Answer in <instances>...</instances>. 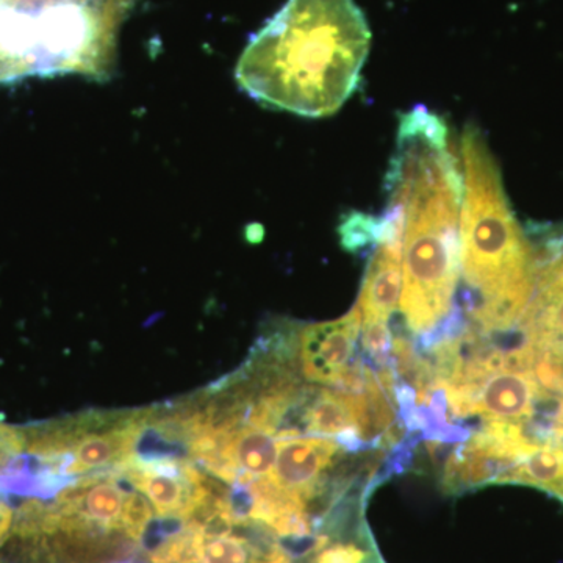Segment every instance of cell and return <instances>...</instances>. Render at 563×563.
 <instances>
[{
	"mask_svg": "<svg viewBox=\"0 0 563 563\" xmlns=\"http://www.w3.org/2000/svg\"><path fill=\"white\" fill-rule=\"evenodd\" d=\"M388 203L402 211L401 313L410 332H431L453 313L461 279L463 180L435 113L402 114L387 173Z\"/></svg>",
	"mask_w": 563,
	"mask_h": 563,
	"instance_id": "obj_1",
	"label": "cell"
},
{
	"mask_svg": "<svg viewBox=\"0 0 563 563\" xmlns=\"http://www.w3.org/2000/svg\"><path fill=\"white\" fill-rule=\"evenodd\" d=\"M372 32L354 0H288L236 65L255 101L307 118L342 109L361 81Z\"/></svg>",
	"mask_w": 563,
	"mask_h": 563,
	"instance_id": "obj_2",
	"label": "cell"
},
{
	"mask_svg": "<svg viewBox=\"0 0 563 563\" xmlns=\"http://www.w3.org/2000/svg\"><path fill=\"white\" fill-rule=\"evenodd\" d=\"M463 196L457 309L481 331L507 328L523 318L533 291L528 235L515 218L498 165L483 133L466 125L462 135Z\"/></svg>",
	"mask_w": 563,
	"mask_h": 563,
	"instance_id": "obj_3",
	"label": "cell"
},
{
	"mask_svg": "<svg viewBox=\"0 0 563 563\" xmlns=\"http://www.w3.org/2000/svg\"><path fill=\"white\" fill-rule=\"evenodd\" d=\"M340 451V444L324 437H291L277 440V459L269 481L282 493L302 503L314 521V506L320 503L325 517L339 506L332 492L325 490V472L331 468ZM318 526L321 525L318 523Z\"/></svg>",
	"mask_w": 563,
	"mask_h": 563,
	"instance_id": "obj_4",
	"label": "cell"
},
{
	"mask_svg": "<svg viewBox=\"0 0 563 563\" xmlns=\"http://www.w3.org/2000/svg\"><path fill=\"white\" fill-rule=\"evenodd\" d=\"M362 328L355 306L340 320L303 325L296 335L299 368L310 383L333 385L350 365Z\"/></svg>",
	"mask_w": 563,
	"mask_h": 563,
	"instance_id": "obj_5",
	"label": "cell"
},
{
	"mask_svg": "<svg viewBox=\"0 0 563 563\" xmlns=\"http://www.w3.org/2000/svg\"><path fill=\"white\" fill-rule=\"evenodd\" d=\"M473 415L485 421L521 424L532 413L540 387L531 372H496L473 383Z\"/></svg>",
	"mask_w": 563,
	"mask_h": 563,
	"instance_id": "obj_6",
	"label": "cell"
},
{
	"mask_svg": "<svg viewBox=\"0 0 563 563\" xmlns=\"http://www.w3.org/2000/svg\"><path fill=\"white\" fill-rule=\"evenodd\" d=\"M301 435L336 437L357 428L350 396L328 388L310 387L299 418ZM358 429V428H357Z\"/></svg>",
	"mask_w": 563,
	"mask_h": 563,
	"instance_id": "obj_7",
	"label": "cell"
},
{
	"mask_svg": "<svg viewBox=\"0 0 563 563\" xmlns=\"http://www.w3.org/2000/svg\"><path fill=\"white\" fill-rule=\"evenodd\" d=\"M563 481V450L554 444L539 446L507 474L503 484H521L548 493L558 490Z\"/></svg>",
	"mask_w": 563,
	"mask_h": 563,
	"instance_id": "obj_8",
	"label": "cell"
},
{
	"mask_svg": "<svg viewBox=\"0 0 563 563\" xmlns=\"http://www.w3.org/2000/svg\"><path fill=\"white\" fill-rule=\"evenodd\" d=\"M152 521V509L150 501L143 493L135 492L132 488L125 498L124 510H122L121 526L122 532L132 539L133 542L140 543L146 536Z\"/></svg>",
	"mask_w": 563,
	"mask_h": 563,
	"instance_id": "obj_9",
	"label": "cell"
}]
</instances>
